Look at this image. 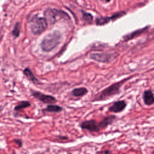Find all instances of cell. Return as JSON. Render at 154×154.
Wrapping results in <instances>:
<instances>
[{"label": "cell", "instance_id": "cell-1", "mask_svg": "<svg viewBox=\"0 0 154 154\" xmlns=\"http://www.w3.org/2000/svg\"><path fill=\"white\" fill-rule=\"evenodd\" d=\"M61 37V32L57 30L46 34L42 40L40 45L42 50L45 52L51 51L60 44Z\"/></svg>", "mask_w": 154, "mask_h": 154}, {"label": "cell", "instance_id": "cell-4", "mask_svg": "<svg viewBox=\"0 0 154 154\" xmlns=\"http://www.w3.org/2000/svg\"><path fill=\"white\" fill-rule=\"evenodd\" d=\"M45 18L48 23L54 24L60 19L63 17H69V16L64 12L55 8H47L44 12Z\"/></svg>", "mask_w": 154, "mask_h": 154}, {"label": "cell", "instance_id": "cell-7", "mask_svg": "<svg viewBox=\"0 0 154 154\" xmlns=\"http://www.w3.org/2000/svg\"><path fill=\"white\" fill-rule=\"evenodd\" d=\"M79 126L82 129H86L91 132H96L100 129L99 127L98 123L95 120H88L81 122Z\"/></svg>", "mask_w": 154, "mask_h": 154}, {"label": "cell", "instance_id": "cell-2", "mask_svg": "<svg viewBox=\"0 0 154 154\" xmlns=\"http://www.w3.org/2000/svg\"><path fill=\"white\" fill-rule=\"evenodd\" d=\"M130 78H128L126 79H123L117 82L114 83L108 87L103 89L93 99V101H102L105 100L111 97L114 96V95L120 93V89L122 85L129 79Z\"/></svg>", "mask_w": 154, "mask_h": 154}, {"label": "cell", "instance_id": "cell-18", "mask_svg": "<svg viewBox=\"0 0 154 154\" xmlns=\"http://www.w3.org/2000/svg\"><path fill=\"white\" fill-rule=\"evenodd\" d=\"M83 19L87 23H91L93 20V16L89 14L83 12Z\"/></svg>", "mask_w": 154, "mask_h": 154}, {"label": "cell", "instance_id": "cell-9", "mask_svg": "<svg viewBox=\"0 0 154 154\" xmlns=\"http://www.w3.org/2000/svg\"><path fill=\"white\" fill-rule=\"evenodd\" d=\"M126 105H127L126 102L124 100H117L111 106H109L108 109L109 111L112 112H115V113L120 112L125 109Z\"/></svg>", "mask_w": 154, "mask_h": 154}, {"label": "cell", "instance_id": "cell-15", "mask_svg": "<svg viewBox=\"0 0 154 154\" xmlns=\"http://www.w3.org/2000/svg\"><path fill=\"white\" fill-rule=\"evenodd\" d=\"M21 32V25L19 22H16L14 27L11 31V35L14 38H17L19 37Z\"/></svg>", "mask_w": 154, "mask_h": 154}, {"label": "cell", "instance_id": "cell-19", "mask_svg": "<svg viewBox=\"0 0 154 154\" xmlns=\"http://www.w3.org/2000/svg\"><path fill=\"white\" fill-rule=\"evenodd\" d=\"M14 142L15 143H16L17 144H18L19 147H22V144H23V142L20 139H14Z\"/></svg>", "mask_w": 154, "mask_h": 154}, {"label": "cell", "instance_id": "cell-21", "mask_svg": "<svg viewBox=\"0 0 154 154\" xmlns=\"http://www.w3.org/2000/svg\"><path fill=\"white\" fill-rule=\"evenodd\" d=\"M109 151H105L104 152V153H109Z\"/></svg>", "mask_w": 154, "mask_h": 154}, {"label": "cell", "instance_id": "cell-3", "mask_svg": "<svg viewBox=\"0 0 154 154\" xmlns=\"http://www.w3.org/2000/svg\"><path fill=\"white\" fill-rule=\"evenodd\" d=\"M28 22L31 31L34 35L41 34L48 27V22L45 17L34 16L28 20Z\"/></svg>", "mask_w": 154, "mask_h": 154}, {"label": "cell", "instance_id": "cell-13", "mask_svg": "<svg viewBox=\"0 0 154 154\" xmlns=\"http://www.w3.org/2000/svg\"><path fill=\"white\" fill-rule=\"evenodd\" d=\"M147 28L148 27H146V28H141V29H137V30H136L135 31L132 32L131 33H129V34H127V35L123 36V38L124 39V40H125V41L133 39L134 37H135L140 35L143 32H144L147 29Z\"/></svg>", "mask_w": 154, "mask_h": 154}, {"label": "cell", "instance_id": "cell-17", "mask_svg": "<svg viewBox=\"0 0 154 154\" xmlns=\"http://www.w3.org/2000/svg\"><path fill=\"white\" fill-rule=\"evenodd\" d=\"M45 110L50 112H60L63 110V108L57 105H48Z\"/></svg>", "mask_w": 154, "mask_h": 154}, {"label": "cell", "instance_id": "cell-16", "mask_svg": "<svg viewBox=\"0 0 154 154\" xmlns=\"http://www.w3.org/2000/svg\"><path fill=\"white\" fill-rule=\"evenodd\" d=\"M31 106V103L27 100H22L20 101L18 104H17L14 108V110L15 111H19L24 108H28Z\"/></svg>", "mask_w": 154, "mask_h": 154}, {"label": "cell", "instance_id": "cell-5", "mask_svg": "<svg viewBox=\"0 0 154 154\" xmlns=\"http://www.w3.org/2000/svg\"><path fill=\"white\" fill-rule=\"evenodd\" d=\"M117 56L116 52H102V53H91L90 55V58L97 62L100 63H110Z\"/></svg>", "mask_w": 154, "mask_h": 154}, {"label": "cell", "instance_id": "cell-11", "mask_svg": "<svg viewBox=\"0 0 154 154\" xmlns=\"http://www.w3.org/2000/svg\"><path fill=\"white\" fill-rule=\"evenodd\" d=\"M143 99L144 103L148 106L153 105L154 102V97L153 91L151 90H146L143 93Z\"/></svg>", "mask_w": 154, "mask_h": 154}, {"label": "cell", "instance_id": "cell-14", "mask_svg": "<svg viewBox=\"0 0 154 154\" xmlns=\"http://www.w3.org/2000/svg\"><path fill=\"white\" fill-rule=\"evenodd\" d=\"M88 93V90L85 87H79L74 88L72 91V94L75 97H81Z\"/></svg>", "mask_w": 154, "mask_h": 154}, {"label": "cell", "instance_id": "cell-8", "mask_svg": "<svg viewBox=\"0 0 154 154\" xmlns=\"http://www.w3.org/2000/svg\"><path fill=\"white\" fill-rule=\"evenodd\" d=\"M125 14H126V13H125L124 11H122V12H120V13H117L116 14H114V15H112L111 17L97 18L96 20V24L97 25H105V24L108 23L109 22H110L111 20H116V19L123 16Z\"/></svg>", "mask_w": 154, "mask_h": 154}, {"label": "cell", "instance_id": "cell-20", "mask_svg": "<svg viewBox=\"0 0 154 154\" xmlns=\"http://www.w3.org/2000/svg\"><path fill=\"white\" fill-rule=\"evenodd\" d=\"M103 1H105L106 2H109L110 1V0H103Z\"/></svg>", "mask_w": 154, "mask_h": 154}, {"label": "cell", "instance_id": "cell-12", "mask_svg": "<svg viewBox=\"0 0 154 154\" xmlns=\"http://www.w3.org/2000/svg\"><path fill=\"white\" fill-rule=\"evenodd\" d=\"M23 73L26 76V78L34 84H36V85L42 84L40 81L34 76L31 70L28 67L25 68L24 70H23Z\"/></svg>", "mask_w": 154, "mask_h": 154}, {"label": "cell", "instance_id": "cell-10", "mask_svg": "<svg viewBox=\"0 0 154 154\" xmlns=\"http://www.w3.org/2000/svg\"><path fill=\"white\" fill-rule=\"evenodd\" d=\"M116 119V117L114 115H110L104 117L100 122L98 123L100 129H103L107 128L109 125H111Z\"/></svg>", "mask_w": 154, "mask_h": 154}, {"label": "cell", "instance_id": "cell-6", "mask_svg": "<svg viewBox=\"0 0 154 154\" xmlns=\"http://www.w3.org/2000/svg\"><path fill=\"white\" fill-rule=\"evenodd\" d=\"M31 95L44 103H54L57 102V99L54 96L43 94L38 91L31 90Z\"/></svg>", "mask_w": 154, "mask_h": 154}]
</instances>
